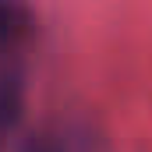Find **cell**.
<instances>
[{
	"label": "cell",
	"instance_id": "6da1fadb",
	"mask_svg": "<svg viewBox=\"0 0 152 152\" xmlns=\"http://www.w3.org/2000/svg\"><path fill=\"white\" fill-rule=\"evenodd\" d=\"M18 106H21V92H18V81L11 75H0V131L7 124H14L18 117Z\"/></svg>",
	"mask_w": 152,
	"mask_h": 152
}]
</instances>
